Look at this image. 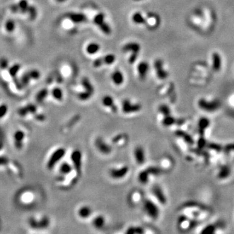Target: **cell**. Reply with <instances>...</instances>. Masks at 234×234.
<instances>
[{
  "label": "cell",
  "mask_w": 234,
  "mask_h": 234,
  "mask_svg": "<svg viewBox=\"0 0 234 234\" xmlns=\"http://www.w3.org/2000/svg\"><path fill=\"white\" fill-rule=\"evenodd\" d=\"M142 210L145 215L150 220H157L160 216L159 205L155 200L145 198L142 202Z\"/></svg>",
  "instance_id": "1"
},
{
  "label": "cell",
  "mask_w": 234,
  "mask_h": 234,
  "mask_svg": "<svg viewBox=\"0 0 234 234\" xmlns=\"http://www.w3.org/2000/svg\"><path fill=\"white\" fill-rule=\"evenodd\" d=\"M67 154V150L64 147H59L50 154L46 161V168L47 170L51 171L61 162L63 159Z\"/></svg>",
  "instance_id": "2"
},
{
  "label": "cell",
  "mask_w": 234,
  "mask_h": 234,
  "mask_svg": "<svg viewBox=\"0 0 234 234\" xmlns=\"http://www.w3.org/2000/svg\"><path fill=\"white\" fill-rule=\"evenodd\" d=\"M122 50L124 53L129 54L128 63L130 64H133L138 59L141 50V46L137 42H129L122 46Z\"/></svg>",
  "instance_id": "3"
},
{
  "label": "cell",
  "mask_w": 234,
  "mask_h": 234,
  "mask_svg": "<svg viewBox=\"0 0 234 234\" xmlns=\"http://www.w3.org/2000/svg\"><path fill=\"white\" fill-rule=\"evenodd\" d=\"M198 224V220L190 218L182 213L177 220V228L181 232H187L191 230Z\"/></svg>",
  "instance_id": "4"
},
{
  "label": "cell",
  "mask_w": 234,
  "mask_h": 234,
  "mask_svg": "<svg viewBox=\"0 0 234 234\" xmlns=\"http://www.w3.org/2000/svg\"><path fill=\"white\" fill-rule=\"evenodd\" d=\"M81 83L84 90L77 93V98L81 102L88 101L94 93V86L87 77H83Z\"/></svg>",
  "instance_id": "5"
},
{
  "label": "cell",
  "mask_w": 234,
  "mask_h": 234,
  "mask_svg": "<svg viewBox=\"0 0 234 234\" xmlns=\"http://www.w3.org/2000/svg\"><path fill=\"white\" fill-rule=\"evenodd\" d=\"M142 108L140 103L133 102L129 98L124 99L121 103V111L125 115L137 114L141 111Z\"/></svg>",
  "instance_id": "6"
},
{
  "label": "cell",
  "mask_w": 234,
  "mask_h": 234,
  "mask_svg": "<svg viewBox=\"0 0 234 234\" xmlns=\"http://www.w3.org/2000/svg\"><path fill=\"white\" fill-rule=\"evenodd\" d=\"M129 172V167L126 164H122V165L116 166L111 168L108 174L111 179L119 181L124 179Z\"/></svg>",
  "instance_id": "7"
},
{
  "label": "cell",
  "mask_w": 234,
  "mask_h": 234,
  "mask_svg": "<svg viewBox=\"0 0 234 234\" xmlns=\"http://www.w3.org/2000/svg\"><path fill=\"white\" fill-rule=\"evenodd\" d=\"M29 227L33 229H46L50 226V220L46 216H31L28 220Z\"/></svg>",
  "instance_id": "8"
},
{
  "label": "cell",
  "mask_w": 234,
  "mask_h": 234,
  "mask_svg": "<svg viewBox=\"0 0 234 234\" xmlns=\"http://www.w3.org/2000/svg\"><path fill=\"white\" fill-rule=\"evenodd\" d=\"M93 22L99 30L106 35H109L112 33L111 26L107 23L106 20V15L104 13L99 12L94 16L93 18Z\"/></svg>",
  "instance_id": "9"
},
{
  "label": "cell",
  "mask_w": 234,
  "mask_h": 234,
  "mask_svg": "<svg viewBox=\"0 0 234 234\" xmlns=\"http://www.w3.org/2000/svg\"><path fill=\"white\" fill-rule=\"evenodd\" d=\"M221 106V103L218 99L213 100H207L205 98H200L198 101V106L201 110L208 112H213L217 111Z\"/></svg>",
  "instance_id": "10"
},
{
  "label": "cell",
  "mask_w": 234,
  "mask_h": 234,
  "mask_svg": "<svg viewBox=\"0 0 234 234\" xmlns=\"http://www.w3.org/2000/svg\"><path fill=\"white\" fill-rule=\"evenodd\" d=\"M70 161L73 170L80 176L83 167V154L79 149L73 150L70 154Z\"/></svg>",
  "instance_id": "11"
},
{
  "label": "cell",
  "mask_w": 234,
  "mask_h": 234,
  "mask_svg": "<svg viewBox=\"0 0 234 234\" xmlns=\"http://www.w3.org/2000/svg\"><path fill=\"white\" fill-rule=\"evenodd\" d=\"M94 144L97 151L102 155H109L112 153V145L109 144L102 137H98L95 138Z\"/></svg>",
  "instance_id": "12"
},
{
  "label": "cell",
  "mask_w": 234,
  "mask_h": 234,
  "mask_svg": "<svg viewBox=\"0 0 234 234\" xmlns=\"http://www.w3.org/2000/svg\"><path fill=\"white\" fill-rule=\"evenodd\" d=\"M151 194L155 199V201L159 205L165 206L167 204V197L161 186L159 185H154L151 188Z\"/></svg>",
  "instance_id": "13"
},
{
  "label": "cell",
  "mask_w": 234,
  "mask_h": 234,
  "mask_svg": "<svg viewBox=\"0 0 234 234\" xmlns=\"http://www.w3.org/2000/svg\"><path fill=\"white\" fill-rule=\"evenodd\" d=\"M145 25L150 30L157 29L161 24V18L157 13L149 12L145 16Z\"/></svg>",
  "instance_id": "14"
},
{
  "label": "cell",
  "mask_w": 234,
  "mask_h": 234,
  "mask_svg": "<svg viewBox=\"0 0 234 234\" xmlns=\"http://www.w3.org/2000/svg\"><path fill=\"white\" fill-rule=\"evenodd\" d=\"M154 68L157 77L160 80H165L169 76V73L164 68L163 60L161 59H157L154 60Z\"/></svg>",
  "instance_id": "15"
},
{
  "label": "cell",
  "mask_w": 234,
  "mask_h": 234,
  "mask_svg": "<svg viewBox=\"0 0 234 234\" xmlns=\"http://www.w3.org/2000/svg\"><path fill=\"white\" fill-rule=\"evenodd\" d=\"M133 157L137 165L145 164L146 161V154L144 147L141 145L136 146L133 151Z\"/></svg>",
  "instance_id": "16"
},
{
  "label": "cell",
  "mask_w": 234,
  "mask_h": 234,
  "mask_svg": "<svg viewBox=\"0 0 234 234\" xmlns=\"http://www.w3.org/2000/svg\"><path fill=\"white\" fill-rule=\"evenodd\" d=\"M144 200V194L139 189H133L128 197V203L132 206H138Z\"/></svg>",
  "instance_id": "17"
},
{
  "label": "cell",
  "mask_w": 234,
  "mask_h": 234,
  "mask_svg": "<svg viewBox=\"0 0 234 234\" xmlns=\"http://www.w3.org/2000/svg\"><path fill=\"white\" fill-rule=\"evenodd\" d=\"M102 105L106 109H109L112 113H116L119 111L118 107L116 105L115 99L112 96L109 94H106L103 96L101 100Z\"/></svg>",
  "instance_id": "18"
},
{
  "label": "cell",
  "mask_w": 234,
  "mask_h": 234,
  "mask_svg": "<svg viewBox=\"0 0 234 234\" xmlns=\"http://www.w3.org/2000/svg\"><path fill=\"white\" fill-rule=\"evenodd\" d=\"M25 137V133L22 129H17L15 132L13 134V142L17 150H21L23 148Z\"/></svg>",
  "instance_id": "19"
},
{
  "label": "cell",
  "mask_w": 234,
  "mask_h": 234,
  "mask_svg": "<svg viewBox=\"0 0 234 234\" xmlns=\"http://www.w3.org/2000/svg\"><path fill=\"white\" fill-rule=\"evenodd\" d=\"M129 141V137L126 133H119L115 135L111 138L112 145L117 147H123L127 145Z\"/></svg>",
  "instance_id": "20"
},
{
  "label": "cell",
  "mask_w": 234,
  "mask_h": 234,
  "mask_svg": "<svg viewBox=\"0 0 234 234\" xmlns=\"http://www.w3.org/2000/svg\"><path fill=\"white\" fill-rule=\"evenodd\" d=\"M93 210L89 205H82L77 209V215L80 219L87 220L92 216Z\"/></svg>",
  "instance_id": "21"
},
{
  "label": "cell",
  "mask_w": 234,
  "mask_h": 234,
  "mask_svg": "<svg viewBox=\"0 0 234 234\" xmlns=\"http://www.w3.org/2000/svg\"><path fill=\"white\" fill-rule=\"evenodd\" d=\"M106 218L102 214H98L94 216L91 221V224L94 228L96 229H102L105 228L106 225Z\"/></svg>",
  "instance_id": "22"
},
{
  "label": "cell",
  "mask_w": 234,
  "mask_h": 234,
  "mask_svg": "<svg viewBox=\"0 0 234 234\" xmlns=\"http://www.w3.org/2000/svg\"><path fill=\"white\" fill-rule=\"evenodd\" d=\"M150 66L148 62L146 61H141L138 64L137 67V70L138 77L141 80H145L148 73L149 72Z\"/></svg>",
  "instance_id": "23"
},
{
  "label": "cell",
  "mask_w": 234,
  "mask_h": 234,
  "mask_svg": "<svg viewBox=\"0 0 234 234\" xmlns=\"http://www.w3.org/2000/svg\"><path fill=\"white\" fill-rule=\"evenodd\" d=\"M210 125V119L205 116L201 117L198 121V132L200 136L204 137L206 129L209 128Z\"/></svg>",
  "instance_id": "24"
},
{
  "label": "cell",
  "mask_w": 234,
  "mask_h": 234,
  "mask_svg": "<svg viewBox=\"0 0 234 234\" xmlns=\"http://www.w3.org/2000/svg\"><path fill=\"white\" fill-rule=\"evenodd\" d=\"M73 172H74V170H73L71 163L64 161L60 164L59 167V172L60 175V177L69 176Z\"/></svg>",
  "instance_id": "25"
},
{
  "label": "cell",
  "mask_w": 234,
  "mask_h": 234,
  "mask_svg": "<svg viewBox=\"0 0 234 234\" xmlns=\"http://www.w3.org/2000/svg\"><path fill=\"white\" fill-rule=\"evenodd\" d=\"M111 80L115 85L116 86H121L125 81L124 76L123 73L120 70H116L112 73L111 75Z\"/></svg>",
  "instance_id": "26"
},
{
  "label": "cell",
  "mask_w": 234,
  "mask_h": 234,
  "mask_svg": "<svg viewBox=\"0 0 234 234\" xmlns=\"http://www.w3.org/2000/svg\"><path fill=\"white\" fill-rule=\"evenodd\" d=\"M212 60V68L215 72H219L220 70L222 67V58L220 55L217 52H214L211 55Z\"/></svg>",
  "instance_id": "27"
},
{
  "label": "cell",
  "mask_w": 234,
  "mask_h": 234,
  "mask_svg": "<svg viewBox=\"0 0 234 234\" xmlns=\"http://www.w3.org/2000/svg\"><path fill=\"white\" fill-rule=\"evenodd\" d=\"M151 178V177L150 174H149V172L146 171V169L145 168L144 170L141 171L137 175V180L138 181V183L141 185H145L148 184L150 179Z\"/></svg>",
  "instance_id": "28"
},
{
  "label": "cell",
  "mask_w": 234,
  "mask_h": 234,
  "mask_svg": "<svg viewBox=\"0 0 234 234\" xmlns=\"http://www.w3.org/2000/svg\"><path fill=\"white\" fill-rule=\"evenodd\" d=\"M68 18H70L73 22L76 24H81L85 22L86 21V17L85 15L82 13L78 12H71L68 14Z\"/></svg>",
  "instance_id": "29"
},
{
  "label": "cell",
  "mask_w": 234,
  "mask_h": 234,
  "mask_svg": "<svg viewBox=\"0 0 234 234\" xmlns=\"http://www.w3.org/2000/svg\"><path fill=\"white\" fill-rule=\"evenodd\" d=\"M176 119L172 114L162 116L161 124L164 128H170L176 123Z\"/></svg>",
  "instance_id": "30"
},
{
  "label": "cell",
  "mask_w": 234,
  "mask_h": 234,
  "mask_svg": "<svg viewBox=\"0 0 234 234\" xmlns=\"http://www.w3.org/2000/svg\"><path fill=\"white\" fill-rule=\"evenodd\" d=\"M132 20L133 24L137 25H145L146 23L145 16L139 11H137L133 13L132 16Z\"/></svg>",
  "instance_id": "31"
},
{
  "label": "cell",
  "mask_w": 234,
  "mask_h": 234,
  "mask_svg": "<svg viewBox=\"0 0 234 234\" xmlns=\"http://www.w3.org/2000/svg\"><path fill=\"white\" fill-rule=\"evenodd\" d=\"M101 49V46L97 42H90L86 46V52L89 55H93L96 54Z\"/></svg>",
  "instance_id": "32"
},
{
  "label": "cell",
  "mask_w": 234,
  "mask_h": 234,
  "mask_svg": "<svg viewBox=\"0 0 234 234\" xmlns=\"http://www.w3.org/2000/svg\"><path fill=\"white\" fill-rule=\"evenodd\" d=\"M159 167L162 168L163 172L171 170L173 167V161L168 157H164L161 160V164Z\"/></svg>",
  "instance_id": "33"
},
{
  "label": "cell",
  "mask_w": 234,
  "mask_h": 234,
  "mask_svg": "<svg viewBox=\"0 0 234 234\" xmlns=\"http://www.w3.org/2000/svg\"><path fill=\"white\" fill-rule=\"evenodd\" d=\"M176 135L182 138L185 142H187L189 145H193L194 144V139L193 138L190 136L189 133L184 132L183 130L176 132Z\"/></svg>",
  "instance_id": "34"
},
{
  "label": "cell",
  "mask_w": 234,
  "mask_h": 234,
  "mask_svg": "<svg viewBox=\"0 0 234 234\" xmlns=\"http://www.w3.org/2000/svg\"><path fill=\"white\" fill-rule=\"evenodd\" d=\"M146 171L149 172V174H150L151 177H155V176H158L159 175H161L162 173L163 172L162 168L159 166H155V165H151L149 166L148 167H147Z\"/></svg>",
  "instance_id": "35"
},
{
  "label": "cell",
  "mask_w": 234,
  "mask_h": 234,
  "mask_svg": "<svg viewBox=\"0 0 234 234\" xmlns=\"http://www.w3.org/2000/svg\"><path fill=\"white\" fill-rule=\"evenodd\" d=\"M158 111L159 115H161V116H164L172 114L171 107L166 103L160 104L158 107Z\"/></svg>",
  "instance_id": "36"
},
{
  "label": "cell",
  "mask_w": 234,
  "mask_h": 234,
  "mask_svg": "<svg viewBox=\"0 0 234 234\" xmlns=\"http://www.w3.org/2000/svg\"><path fill=\"white\" fill-rule=\"evenodd\" d=\"M231 173V170L229 167L227 165H224L220 167L219 172L218 173V177L219 179H226L229 176Z\"/></svg>",
  "instance_id": "37"
},
{
  "label": "cell",
  "mask_w": 234,
  "mask_h": 234,
  "mask_svg": "<svg viewBox=\"0 0 234 234\" xmlns=\"http://www.w3.org/2000/svg\"><path fill=\"white\" fill-rule=\"evenodd\" d=\"M125 233L126 234H142L145 233V230L142 226H130L127 228Z\"/></svg>",
  "instance_id": "38"
},
{
  "label": "cell",
  "mask_w": 234,
  "mask_h": 234,
  "mask_svg": "<svg viewBox=\"0 0 234 234\" xmlns=\"http://www.w3.org/2000/svg\"><path fill=\"white\" fill-rule=\"evenodd\" d=\"M102 57L103 65H111L116 61V55L113 54H108Z\"/></svg>",
  "instance_id": "39"
},
{
  "label": "cell",
  "mask_w": 234,
  "mask_h": 234,
  "mask_svg": "<svg viewBox=\"0 0 234 234\" xmlns=\"http://www.w3.org/2000/svg\"><path fill=\"white\" fill-rule=\"evenodd\" d=\"M52 96L57 101H62L63 99V93L62 90L59 88H54L52 90Z\"/></svg>",
  "instance_id": "40"
},
{
  "label": "cell",
  "mask_w": 234,
  "mask_h": 234,
  "mask_svg": "<svg viewBox=\"0 0 234 234\" xmlns=\"http://www.w3.org/2000/svg\"><path fill=\"white\" fill-rule=\"evenodd\" d=\"M217 229V227L216 226L215 224H209L207 225L206 226L203 228V229L201 232V233L203 234H211L215 232V231Z\"/></svg>",
  "instance_id": "41"
},
{
  "label": "cell",
  "mask_w": 234,
  "mask_h": 234,
  "mask_svg": "<svg viewBox=\"0 0 234 234\" xmlns=\"http://www.w3.org/2000/svg\"><path fill=\"white\" fill-rule=\"evenodd\" d=\"M206 147H207L210 150H215L216 151H218V152H220V151L223 150V147L222 145L215 142H207Z\"/></svg>",
  "instance_id": "42"
},
{
  "label": "cell",
  "mask_w": 234,
  "mask_h": 234,
  "mask_svg": "<svg viewBox=\"0 0 234 234\" xmlns=\"http://www.w3.org/2000/svg\"><path fill=\"white\" fill-rule=\"evenodd\" d=\"M8 112V106L5 103H2L0 105V120L6 117Z\"/></svg>",
  "instance_id": "43"
},
{
  "label": "cell",
  "mask_w": 234,
  "mask_h": 234,
  "mask_svg": "<svg viewBox=\"0 0 234 234\" xmlns=\"http://www.w3.org/2000/svg\"><path fill=\"white\" fill-rule=\"evenodd\" d=\"M207 143V142L206 141L204 137L200 136V138H199L198 141V142H197L198 148L200 150L203 149V148H205V147H206Z\"/></svg>",
  "instance_id": "44"
},
{
  "label": "cell",
  "mask_w": 234,
  "mask_h": 234,
  "mask_svg": "<svg viewBox=\"0 0 234 234\" xmlns=\"http://www.w3.org/2000/svg\"><path fill=\"white\" fill-rule=\"evenodd\" d=\"M47 95V91H46V90H44V89L42 90L41 92L37 94V99L38 102H42Z\"/></svg>",
  "instance_id": "45"
},
{
  "label": "cell",
  "mask_w": 234,
  "mask_h": 234,
  "mask_svg": "<svg viewBox=\"0 0 234 234\" xmlns=\"http://www.w3.org/2000/svg\"><path fill=\"white\" fill-rule=\"evenodd\" d=\"M103 63L102 57H99L98 59H96L93 63V66L95 68H100L101 67L103 66Z\"/></svg>",
  "instance_id": "46"
},
{
  "label": "cell",
  "mask_w": 234,
  "mask_h": 234,
  "mask_svg": "<svg viewBox=\"0 0 234 234\" xmlns=\"http://www.w3.org/2000/svg\"><path fill=\"white\" fill-rule=\"evenodd\" d=\"M223 151L224 152H230V151H234V142L229 143L225 145L223 147Z\"/></svg>",
  "instance_id": "47"
},
{
  "label": "cell",
  "mask_w": 234,
  "mask_h": 234,
  "mask_svg": "<svg viewBox=\"0 0 234 234\" xmlns=\"http://www.w3.org/2000/svg\"><path fill=\"white\" fill-rule=\"evenodd\" d=\"M19 69H20L19 65L15 64L12 67H11V68L10 69V73L12 76H15V74H16V73L18 72V71L19 70Z\"/></svg>",
  "instance_id": "48"
},
{
  "label": "cell",
  "mask_w": 234,
  "mask_h": 234,
  "mask_svg": "<svg viewBox=\"0 0 234 234\" xmlns=\"http://www.w3.org/2000/svg\"><path fill=\"white\" fill-rule=\"evenodd\" d=\"M14 28H15L14 22H13V21H8L6 24V29H7V31H9V32L12 31V30L14 29Z\"/></svg>",
  "instance_id": "49"
},
{
  "label": "cell",
  "mask_w": 234,
  "mask_h": 234,
  "mask_svg": "<svg viewBox=\"0 0 234 234\" xmlns=\"http://www.w3.org/2000/svg\"><path fill=\"white\" fill-rule=\"evenodd\" d=\"M28 3L26 0H21L19 3V6L22 10H25L28 8Z\"/></svg>",
  "instance_id": "50"
},
{
  "label": "cell",
  "mask_w": 234,
  "mask_h": 234,
  "mask_svg": "<svg viewBox=\"0 0 234 234\" xmlns=\"http://www.w3.org/2000/svg\"><path fill=\"white\" fill-rule=\"evenodd\" d=\"M40 76V73L37 70H34L32 71L30 73V77H33V79H38V78Z\"/></svg>",
  "instance_id": "51"
},
{
  "label": "cell",
  "mask_w": 234,
  "mask_h": 234,
  "mask_svg": "<svg viewBox=\"0 0 234 234\" xmlns=\"http://www.w3.org/2000/svg\"><path fill=\"white\" fill-rule=\"evenodd\" d=\"M3 148V144L2 141H0V151H2Z\"/></svg>",
  "instance_id": "52"
},
{
  "label": "cell",
  "mask_w": 234,
  "mask_h": 234,
  "mask_svg": "<svg viewBox=\"0 0 234 234\" xmlns=\"http://www.w3.org/2000/svg\"><path fill=\"white\" fill-rule=\"evenodd\" d=\"M57 1H58L59 2H64L66 1V0H57Z\"/></svg>",
  "instance_id": "53"
},
{
  "label": "cell",
  "mask_w": 234,
  "mask_h": 234,
  "mask_svg": "<svg viewBox=\"0 0 234 234\" xmlns=\"http://www.w3.org/2000/svg\"><path fill=\"white\" fill-rule=\"evenodd\" d=\"M134 2H141V1H142V0H133Z\"/></svg>",
  "instance_id": "54"
}]
</instances>
